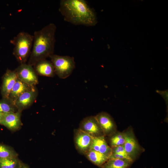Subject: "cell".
Returning <instances> with one entry per match:
<instances>
[{"label":"cell","instance_id":"8","mask_svg":"<svg viewBox=\"0 0 168 168\" xmlns=\"http://www.w3.org/2000/svg\"><path fill=\"white\" fill-rule=\"evenodd\" d=\"M21 111L18 110L15 112L2 114L0 124L12 131L19 130L22 125L21 120Z\"/></svg>","mask_w":168,"mask_h":168},{"label":"cell","instance_id":"20","mask_svg":"<svg viewBox=\"0 0 168 168\" xmlns=\"http://www.w3.org/2000/svg\"><path fill=\"white\" fill-rule=\"evenodd\" d=\"M18 154L12 147L0 144V158L18 156Z\"/></svg>","mask_w":168,"mask_h":168},{"label":"cell","instance_id":"25","mask_svg":"<svg viewBox=\"0 0 168 168\" xmlns=\"http://www.w3.org/2000/svg\"><path fill=\"white\" fill-rule=\"evenodd\" d=\"M2 114H1L0 113V122H1L2 119Z\"/></svg>","mask_w":168,"mask_h":168},{"label":"cell","instance_id":"1","mask_svg":"<svg viewBox=\"0 0 168 168\" xmlns=\"http://www.w3.org/2000/svg\"><path fill=\"white\" fill-rule=\"evenodd\" d=\"M59 11L65 21L75 25L92 26L97 23L95 12L84 0H61Z\"/></svg>","mask_w":168,"mask_h":168},{"label":"cell","instance_id":"4","mask_svg":"<svg viewBox=\"0 0 168 168\" xmlns=\"http://www.w3.org/2000/svg\"><path fill=\"white\" fill-rule=\"evenodd\" d=\"M49 58L54 66L55 74L61 78L65 79L69 76L75 68L73 57L53 54Z\"/></svg>","mask_w":168,"mask_h":168},{"label":"cell","instance_id":"22","mask_svg":"<svg viewBox=\"0 0 168 168\" xmlns=\"http://www.w3.org/2000/svg\"><path fill=\"white\" fill-rule=\"evenodd\" d=\"M111 148L112 153H116L129 156L125 152L124 145L111 147Z\"/></svg>","mask_w":168,"mask_h":168},{"label":"cell","instance_id":"16","mask_svg":"<svg viewBox=\"0 0 168 168\" xmlns=\"http://www.w3.org/2000/svg\"><path fill=\"white\" fill-rule=\"evenodd\" d=\"M132 161L126 159H109L102 168H128Z\"/></svg>","mask_w":168,"mask_h":168},{"label":"cell","instance_id":"11","mask_svg":"<svg viewBox=\"0 0 168 168\" xmlns=\"http://www.w3.org/2000/svg\"><path fill=\"white\" fill-rule=\"evenodd\" d=\"M125 133L124 147L127 155L133 161L139 153L140 147L132 131Z\"/></svg>","mask_w":168,"mask_h":168},{"label":"cell","instance_id":"2","mask_svg":"<svg viewBox=\"0 0 168 168\" xmlns=\"http://www.w3.org/2000/svg\"><path fill=\"white\" fill-rule=\"evenodd\" d=\"M56 30L55 24L50 23L34 32L32 48L28 64L33 67L40 61L54 54Z\"/></svg>","mask_w":168,"mask_h":168},{"label":"cell","instance_id":"15","mask_svg":"<svg viewBox=\"0 0 168 168\" xmlns=\"http://www.w3.org/2000/svg\"><path fill=\"white\" fill-rule=\"evenodd\" d=\"M84 155L90 161L100 167H101L109 159L104 154L92 149H90Z\"/></svg>","mask_w":168,"mask_h":168},{"label":"cell","instance_id":"23","mask_svg":"<svg viewBox=\"0 0 168 168\" xmlns=\"http://www.w3.org/2000/svg\"><path fill=\"white\" fill-rule=\"evenodd\" d=\"M109 159H126L133 161L129 156L115 153H112Z\"/></svg>","mask_w":168,"mask_h":168},{"label":"cell","instance_id":"12","mask_svg":"<svg viewBox=\"0 0 168 168\" xmlns=\"http://www.w3.org/2000/svg\"><path fill=\"white\" fill-rule=\"evenodd\" d=\"M17 79L15 70L7 69L2 78L1 92L3 98H9L10 92Z\"/></svg>","mask_w":168,"mask_h":168},{"label":"cell","instance_id":"9","mask_svg":"<svg viewBox=\"0 0 168 168\" xmlns=\"http://www.w3.org/2000/svg\"><path fill=\"white\" fill-rule=\"evenodd\" d=\"M95 117L105 136H110L115 133L116 130L115 123L108 114L101 112Z\"/></svg>","mask_w":168,"mask_h":168},{"label":"cell","instance_id":"13","mask_svg":"<svg viewBox=\"0 0 168 168\" xmlns=\"http://www.w3.org/2000/svg\"><path fill=\"white\" fill-rule=\"evenodd\" d=\"M37 75L47 77H53L55 74L54 66L51 61L44 59L37 62L33 66Z\"/></svg>","mask_w":168,"mask_h":168},{"label":"cell","instance_id":"6","mask_svg":"<svg viewBox=\"0 0 168 168\" xmlns=\"http://www.w3.org/2000/svg\"><path fill=\"white\" fill-rule=\"evenodd\" d=\"M94 138L79 128L74 130V140L76 149L84 154L91 149Z\"/></svg>","mask_w":168,"mask_h":168},{"label":"cell","instance_id":"7","mask_svg":"<svg viewBox=\"0 0 168 168\" xmlns=\"http://www.w3.org/2000/svg\"><path fill=\"white\" fill-rule=\"evenodd\" d=\"M79 128L93 138L105 136L95 116L83 119L80 123Z\"/></svg>","mask_w":168,"mask_h":168},{"label":"cell","instance_id":"5","mask_svg":"<svg viewBox=\"0 0 168 168\" xmlns=\"http://www.w3.org/2000/svg\"><path fill=\"white\" fill-rule=\"evenodd\" d=\"M15 71L17 78L23 82L34 86L38 84L37 74L31 65L27 63L20 64Z\"/></svg>","mask_w":168,"mask_h":168},{"label":"cell","instance_id":"10","mask_svg":"<svg viewBox=\"0 0 168 168\" xmlns=\"http://www.w3.org/2000/svg\"><path fill=\"white\" fill-rule=\"evenodd\" d=\"M37 94V91L35 86L22 94L15 102L18 110L22 112L30 107L35 100Z\"/></svg>","mask_w":168,"mask_h":168},{"label":"cell","instance_id":"17","mask_svg":"<svg viewBox=\"0 0 168 168\" xmlns=\"http://www.w3.org/2000/svg\"><path fill=\"white\" fill-rule=\"evenodd\" d=\"M23 163L18 156L0 158V168H20Z\"/></svg>","mask_w":168,"mask_h":168},{"label":"cell","instance_id":"18","mask_svg":"<svg viewBox=\"0 0 168 168\" xmlns=\"http://www.w3.org/2000/svg\"><path fill=\"white\" fill-rule=\"evenodd\" d=\"M18 110L15 103L9 98H3L0 101V113L15 112Z\"/></svg>","mask_w":168,"mask_h":168},{"label":"cell","instance_id":"21","mask_svg":"<svg viewBox=\"0 0 168 168\" xmlns=\"http://www.w3.org/2000/svg\"><path fill=\"white\" fill-rule=\"evenodd\" d=\"M99 152L104 154L109 158L112 153L111 147L107 143L105 137L99 146Z\"/></svg>","mask_w":168,"mask_h":168},{"label":"cell","instance_id":"14","mask_svg":"<svg viewBox=\"0 0 168 168\" xmlns=\"http://www.w3.org/2000/svg\"><path fill=\"white\" fill-rule=\"evenodd\" d=\"M35 87L23 82L17 78L10 92L9 98L15 103L16 99L22 94Z\"/></svg>","mask_w":168,"mask_h":168},{"label":"cell","instance_id":"19","mask_svg":"<svg viewBox=\"0 0 168 168\" xmlns=\"http://www.w3.org/2000/svg\"><path fill=\"white\" fill-rule=\"evenodd\" d=\"M110 143L111 147L123 145L125 142V133L118 132L110 135Z\"/></svg>","mask_w":168,"mask_h":168},{"label":"cell","instance_id":"3","mask_svg":"<svg viewBox=\"0 0 168 168\" xmlns=\"http://www.w3.org/2000/svg\"><path fill=\"white\" fill-rule=\"evenodd\" d=\"M33 35L24 31L19 32L10 42L14 47L13 54L20 64L26 63L32 48Z\"/></svg>","mask_w":168,"mask_h":168},{"label":"cell","instance_id":"24","mask_svg":"<svg viewBox=\"0 0 168 168\" xmlns=\"http://www.w3.org/2000/svg\"><path fill=\"white\" fill-rule=\"evenodd\" d=\"M20 168H29V167L27 165L23 163Z\"/></svg>","mask_w":168,"mask_h":168}]
</instances>
